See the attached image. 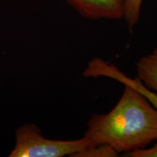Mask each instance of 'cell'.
<instances>
[{"label":"cell","mask_w":157,"mask_h":157,"mask_svg":"<svg viewBox=\"0 0 157 157\" xmlns=\"http://www.w3.org/2000/svg\"><path fill=\"white\" fill-rule=\"evenodd\" d=\"M137 78L147 88L157 93V48L137 63Z\"/></svg>","instance_id":"5b68a950"},{"label":"cell","mask_w":157,"mask_h":157,"mask_svg":"<svg viewBox=\"0 0 157 157\" xmlns=\"http://www.w3.org/2000/svg\"><path fill=\"white\" fill-rule=\"evenodd\" d=\"M84 18L120 20L123 18V0H66Z\"/></svg>","instance_id":"277c9868"},{"label":"cell","mask_w":157,"mask_h":157,"mask_svg":"<svg viewBox=\"0 0 157 157\" xmlns=\"http://www.w3.org/2000/svg\"><path fill=\"white\" fill-rule=\"evenodd\" d=\"M118 153L111 146L107 145H98L85 149L77 153L74 156L76 157H113L117 156Z\"/></svg>","instance_id":"52a82bcc"},{"label":"cell","mask_w":157,"mask_h":157,"mask_svg":"<svg viewBox=\"0 0 157 157\" xmlns=\"http://www.w3.org/2000/svg\"><path fill=\"white\" fill-rule=\"evenodd\" d=\"M95 145L87 137L74 140H51L34 124H25L15 132V144L10 157H63L74 155Z\"/></svg>","instance_id":"7a4b0ae2"},{"label":"cell","mask_w":157,"mask_h":157,"mask_svg":"<svg viewBox=\"0 0 157 157\" xmlns=\"http://www.w3.org/2000/svg\"><path fill=\"white\" fill-rule=\"evenodd\" d=\"M143 2V0H123V18L130 31L138 23Z\"/></svg>","instance_id":"8992f818"},{"label":"cell","mask_w":157,"mask_h":157,"mask_svg":"<svg viewBox=\"0 0 157 157\" xmlns=\"http://www.w3.org/2000/svg\"><path fill=\"white\" fill-rule=\"evenodd\" d=\"M115 107L106 114H93L84 136L111 146L118 154L146 148L157 140V111L143 94L124 85Z\"/></svg>","instance_id":"6da1fadb"},{"label":"cell","mask_w":157,"mask_h":157,"mask_svg":"<svg viewBox=\"0 0 157 157\" xmlns=\"http://www.w3.org/2000/svg\"><path fill=\"white\" fill-rule=\"evenodd\" d=\"M85 74L87 77L105 76L117 80L124 85L131 86L143 94L157 111V94L147 88L138 78L134 79L128 77L114 65L109 64L100 58H95L88 63L87 67L85 68Z\"/></svg>","instance_id":"3957f363"},{"label":"cell","mask_w":157,"mask_h":157,"mask_svg":"<svg viewBox=\"0 0 157 157\" xmlns=\"http://www.w3.org/2000/svg\"><path fill=\"white\" fill-rule=\"evenodd\" d=\"M154 146L150 148H143L127 153L126 156L129 157H157V140Z\"/></svg>","instance_id":"ba28073f"}]
</instances>
